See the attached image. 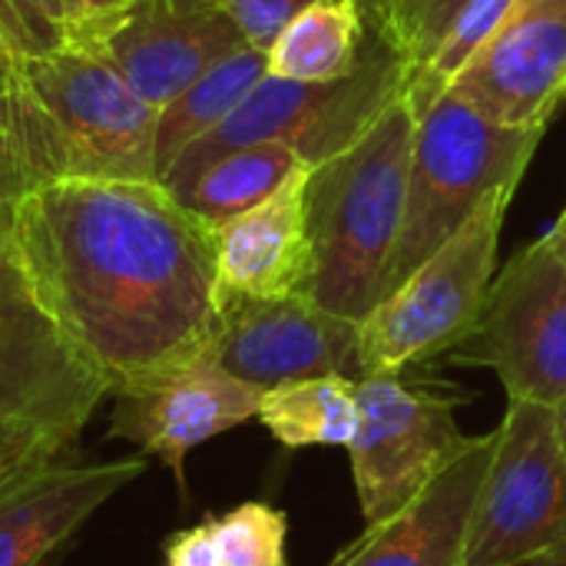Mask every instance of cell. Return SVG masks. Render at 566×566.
Here are the masks:
<instances>
[{
    "instance_id": "cell-8",
    "label": "cell",
    "mask_w": 566,
    "mask_h": 566,
    "mask_svg": "<svg viewBox=\"0 0 566 566\" xmlns=\"http://www.w3.org/2000/svg\"><path fill=\"white\" fill-rule=\"evenodd\" d=\"M566 544V434L560 411L507 401L481 478L464 566H514Z\"/></svg>"
},
{
    "instance_id": "cell-1",
    "label": "cell",
    "mask_w": 566,
    "mask_h": 566,
    "mask_svg": "<svg viewBox=\"0 0 566 566\" xmlns=\"http://www.w3.org/2000/svg\"><path fill=\"white\" fill-rule=\"evenodd\" d=\"M23 269L109 395L209 352L216 229L159 179H50L13 202Z\"/></svg>"
},
{
    "instance_id": "cell-26",
    "label": "cell",
    "mask_w": 566,
    "mask_h": 566,
    "mask_svg": "<svg viewBox=\"0 0 566 566\" xmlns=\"http://www.w3.org/2000/svg\"><path fill=\"white\" fill-rule=\"evenodd\" d=\"M216 3L229 13V20L239 27L249 46L269 50L275 36L315 0H216Z\"/></svg>"
},
{
    "instance_id": "cell-25",
    "label": "cell",
    "mask_w": 566,
    "mask_h": 566,
    "mask_svg": "<svg viewBox=\"0 0 566 566\" xmlns=\"http://www.w3.org/2000/svg\"><path fill=\"white\" fill-rule=\"evenodd\" d=\"M222 566H285V514L269 504H242L206 521Z\"/></svg>"
},
{
    "instance_id": "cell-11",
    "label": "cell",
    "mask_w": 566,
    "mask_h": 566,
    "mask_svg": "<svg viewBox=\"0 0 566 566\" xmlns=\"http://www.w3.org/2000/svg\"><path fill=\"white\" fill-rule=\"evenodd\" d=\"M209 355L262 395L308 378H361L358 322L322 308L312 295L222 298Z\"/></svg>"
},
{
    "instance_id": "cell-21",
    "label": "cell",
    "mask_w": 566,
    "mask_h": 566,
    "mask_svg": "<svg viewBox=\"0 0 566 566\" xmlns=\"http://www.w3.org/2000/svg\"><path fill=\"white\" fill-rule=\"evenodd\" d=\"M259 421L285 448H348L361 424L358 381L325 375L262 395Z\"/></svg>"
},
{
    "instance_id": "cell-36",
    "label": "cell",
    "mask_w": 566,
    "mask_h": 566,
    "mask_svg": "<svg viewBox=\"0 0 566 566\" xmlns=\"http://www.w3.org/2000/svg\"><path fill=\"white\" fill-rule=\"evenodd\" d=\"M7 474H10V471H7ZM0 478H3V474H0Z\"/></svg>"
},
{
    "instance_id": "cell-5",
    "label": "cell",
    "mask_w": 566,
    "mask_h": 566,
    "mask_svg": "<svg viewBox=\"0 0 566 566\" xmlns=\"http://www.w3.org/2000/svg\"><path fill=\"white\" fill-rule=\"evenodd\" d=\"M408 80L411 66L395 56L368 27L361 63L348 76L328 83H295L265 73L212 133L179 153L159 182L176 192L216 156L255 143H289L315 169L361 139L365 129L398 96H405Z\"/></svg>"
},
{
    "instance_id": "cell-28",
    "label": "cell",
    "mask_w": 566,
    "mask_h": 566,
    "mask_svg": "<svg viewBox=\"0 0 566 566\" xmlns=\"http://www.w3.org/2000/svg\"><path fill=\"white\" fill-rule=\"evenodd\" d=\"M0 30H3V40H7L10 53H17V56L33 53V43H30V36H27V30H23V23H20L10 0H0Z\"/></svg>"
},
{
    "instance_id": "cell-3",
    "label": "cell",
    "mask_w": 566,
    "mask_h": 566,
    "mask_svg": "<svg viewBox=\"0 0 566 566\" xmlns=\"http://www.w3.org/2000/svg\"><path fill=\"white\" fill-rule=\"evenodd\" d=\"M106 395L43 308L13 239V202H0V451L56 461Z\"/></svg>"
},
{
    "instance_id": "cell-10",
    "label": "cell",
    "mask_w": 566,
    "mask_h": 566,
    "mask_svg": "<svg viewBox=\"0 0 566 566\" xmlns=\"http://www.w3.org/2000/svg\"><path fill=\"white\" fill-rule=\"evenodd\" d=\"M361 424L352 454V478L365 524L405 511L464 448L454 395H438L401 375L358 378Z\"/></svg>"
},
{
    "instance_id": "cell-14",
    "label": "cell",
    "mask_w": 566,
    "mask_h": 566,
    "mask_svg": "<svg viewBox=\"0 0 566 566\" xmlns=\"http://www.w3.org/2000/svg\"><path fill=\"white\" fill-rule=\"evenodd\" d=\"M262 391L229 375L209 352L116 395L109 434L133 441L182 478L192 448L259 418Z\"/></svg>"
},
{
    "instance_id": "cell-24",
    "label": "cell",
    "mask_w": 566,
    "mask_h": 566,
    "mask_svg": "<svg viewBox=\"0 0 566 566\" xmlns=\"http://www.w3.org/2000/svg\"><path fill=\"white\" fill-rule=\"evenodd\" d=\"M464 3L468 0H375L368 7V27L395 56L418 70Z\"/></svg>"
},
{
    "instance_id": "cell-15",
    "label": "cell",
    "mask_w": 566,
    "mask_h": 566,
    "mask_svg": "<svg viewBox=\"0 0 566 566\" xmlns=\"http://www.w3.org/2000/svg\"><path fill=\"white\" fill-rule=\"evenodd\" d=\"M143 458L106 464L36 461L0 478V566H50L73 534L129 481Z\"/></svg>"
},
{
    "instance_id": "cell-22",
    "label": "cell",
    "mask_w": 566,
    "mask_h": 566,
    "mask_svg": "<svg viewBox=\"0 0 566 566\" xmlns=\"http://www.w3.org/2000/svg\"><path fill=\"white\" fill-rule=\"evenodd\" d=\"M50 179H63L56 139L23 83L20 56L0 46V202Z\"/></svg>"
},
{
    "instance_id": "cell-20",
    "label": "cell",
    "mask_w": 566,
    "mask_h": 566,
    "mask_svg": "<svg viewBox=\"0 0 566 566\" xmlns=\"http://www.w3.org/2000/svg\"><path fill=\"white\" fill-rule=\"evenodd\" d=\"M262 76H265V50L242 46L232 56L219 60L212 70H206L169 106H163L156 123V149H153L156 179L166 176V169L179 159V153H186L192 143L212 133L259 86Z\"/></svg>"
},
{
    "instance_id": "cell-23",
    "label": "cell",
    "mask_w": 566,
    "mask_h": 566,
    "mask_svg": "<svg viewBox=\"0 0 566 566\" xmlns=\"http://www.w3.org/2000/svg\"><path fill=\"white\" fill-rule=\"evenodd\" d=\"M514 3L517 0H468L454 13L431 56L418 70H411L405 96L411 99L415 109L431 103L438 93H444L454 83V76L474 60V53L497 33V27L507 20Z\"/></svg>"
},
{
    "instance_id": "cell-7",
    "label": "cell",
    "mask_w": 566,
    "mask_h": 566,
    "mask_svg": "<svg viewBox=\"0 0 566 566\" xmlns=\"http://www.w3.org/2000/svg\"><path fill=\"white\" fill-rule=\"evenodd\" d=\"M20 73L56 139L63 179H156L159 109L106 56L63 43L20 56Z\"/></svg>"
},
{
    "instance_id": "cell-19",
    "label": "cell",
    "mask_w": 566,
    "mask_h": 566,
    "mask_svg": "<svg viewBox=\"0 0 566 566\" xmlns=\"http://www.w3.org/2000/svg\"><path fill=\"white\" fill-rule=\"evenodd\" d=\"M305 166L308 163L289 143H255L216 156L172 196L196 219L219 229L222 222L265 202Z\"/></svg>"
},
{
    "instance_id": "cell-27",
    "label": "cell",
    "mask_w": 566,
    "mask_h": 566,
    "mask_svg": "<svg viewBox=\"0 0 566 566\" xmlns=\"http://www.w3.org/2000/svg\"><path fill=\"white\" fill-rule=\"evenodd\" d=\"M33 53H46L66 43V33L73 27V0H10Z\"/></svg>"
},
{
    "instance_id": "cell-9",
    "label": "cell",
    "mask_w": 566,
    "mask_h": 566,
    "mask_svg": "<svg viewBox=\"0 0 566 566\" xmlns=\"http://www.w3.org/2000/svg\"><path fill=\"white\" fill-rule=\"evenodd\" d=\"M448 358L491 368L507 401H537L566 415V252L554 232L504 265L481 318Z\"/></svg>"
},
{
    "instance_id": "cell-13",
    "label": "cell",
    "mask_w": 566,
    "mask_h": 566,
    "mask_svg": "<svg viewBox=\"0 0 566 566\" xmlns=\"http://www.w3.org/2000/svg\"><path fill=\"white\" fill-rule=\"evenodd\" d=\"M514 129H547L566 99V0H517L448 86Z\"/></svg>"
},
{
    "instance_id": "cell-2",
    "label": "cell",
    "mask_w": 566,
    "mask_h": 566,
    "mask_svg": "<svg viewBox=\"0 0 566 566\" xmlns=\"http://www.w3.org/2000/svg\"><path fill=\"white\" fill-rule=\"evenodd\" d=\"M418 113L398 96L338 156L308 172V295L345 318L361 322L388 295V269L401 239L408 172Z\"/></svg>"
},
{
    "instance_id": "cell-6",
    "label": "cell",
    "mask_w": 566,
    "mask_h": 566,
    "mask_svg": "<svg viewBox=\"0 0 566 566\" xmlns=\"http://www.w3.org/2000/svg\"><path fill=\"white\" fill-rule=\"evenodd\" d=\"M514 192L517 186L494 189L441 249L358 322L361 378L401 375L468 338L494 285L501 229Z\"/></svg>"
},
{
    "instance_id": "cell-31",
    "label": "cell",
    "mask_w": 566,
    "mask_h": 566,
    "mask_svg": "<svg viewBox=\"0 0 566 566\" xmlns=\"http://www.w3.org/2000/svg\"><path fill=\"white\" fill-rule=\"evenodd\" d=\"M23 464H36V461H20V458H13V454L0 451V474H7V471H17V468H23Z\"/></svg>"
},
{
    "instance_id": "cell-16",
    "label": "cell",
    "mask_w": 566,
    "mask_h": 566,
    "mask_svg": "<svg viewBox=\"0 0 566 566\" xmlns=\"http://www.w3.org/2000/svg\"><path fill=\"white\" fill-rule=\"evenodd\" d=\"M494 451V431L468 448L398 514L365 524V534L325 566H464L474 497Z\"/></svg>"
},
{
    "instance_id": "cell-4",
    "label": "cell",
    "mask_w": 566,
    "mask_h": 566,
    "mask_svg": "<svg viewBox=\"0 0 566 566\" xmlns=\"http://www.w3.org/2000/svg\"><path fill=\"white\" fill-rule=\"evenodd\" d=\"M401 239L388 269V295L441 249L501 186H521L547 129L488 119L454 90L418 106ZM385 295V298H388Z\"/></svg>"
},
{
    "instance_id": "cell-35",
    "label": "cell",
    "mask_w": 566,
    "mask_h": 566,
    "mask_svg": "<svg viewBox=\"0 0 566 566\" xmlns=\"http://www.w3.org/2000/svg\"><path fill=\"white\" fill-rule=\"evenodd\" d=\"M560 421H564V434H566V415H560Z\"/></svg>"
},
{
    "instance_id": "cell-17",
    "label": "cell",
    "mask_w": 566,
    "mask_h": 566,
    "mask_svg": "<svg viewBox=\"0 0 566 566\" xmlns=\"http://www.w3.org/2000/svg\"><path fill=\"white\" fill-rule=\"evenodd\" d=\"M312 166L298 169L279 192L216 229V298H285L308 295L312 235L308 186Z\"/></svg>"
},
{
    "instance_id": "cell-32",
    "label": "cell",
    "mask_w": 566,
    "mask_h": 566,
    "mask_svg": "<svg viewBox=\"0 0 566 566\" xmlns=\"http://www.w3.org/2000/svg\"><path fill=\"white\" fill-rule=\"evenodd\" d=\"M551 232H554V235L560 239V245H564V252H566V209H564V216H560V219H557V222L551 226Z\"/></svg>"
},
{
    "instance_id": "cell-18",
    "label": "cell",
    "mask_w": 566,
    "mask_h": 566,
    "mask_svg": "<svg viewBox=\"0 0 566 566\" xmlns=\"http://www.w3.org/2000/svg\"><path fill=\"white\" fill-rule=\"evenodd\" d=\"M368 43V10L361 0H315L265 50V73L295 83H328L348 76Z\"/></svg>"
},
{
    "instance_id": "cell-34",
    "label": "cell",
    "mask_w": 566,
    "mask_h": 566,
    "mask_svg": "<svg viewBox=\"0 0 566 566\" xmlns=\"http://www.w3.org/2000/svg\"><path fill=\"white\" fill-rule=\"evenodd\" d=\"M361 3H365V10H368V7H371V3H375V0H361Z\"/></svg>"
},
{
    "instance_id": "cell-12",
    "label": "cell",
    "mask_w": 566,
    "mask_h": 566,
    "mask_svg": "<svg viewBox=\"0 0 566 566\" xmlns=\"http://www.w3.org/2000/svg\"><path fill=\"white\" fill-rule=\"evenodd\" d=\"M66 43L106 56L156 109L249 46L216 0H133L106 20L70 30Z\"/></svg>"
},
{
    "instance_id": "cell-29",
    "label": "cell",
    "mask_w": 566,
    "mask_h": 566,
    "mask_svg": "<svg viewBox=\"0 0 566 566\" xmlns=\"http://www.w3.org/2000/svg\"><path fill=\"white\" fill-rule=\"evenodd\" d=\"M133 0H73V27H86V23H96V20H106L119 10H126ZM70 36V33H66Z\"/></svg>"
},
{
    "instance_id": "cell-30",
    "label": "cell",
    "mask_w": 566,
    "mask_h": 566,
    "mask_svg": "<svg viewBox=\"0 0 566 566\" xmlns=\"http://www.w3.org/2000/svg\"><path fill=\"white\" fill-rule=\"evenodd\" d=\"M514 566H566V544L554 547V551H544V554H537L531 560H521V564Z\"/></svg>"
},
{
    "instance_id": "cell-33",
    "label": "cell",
    "mask_w": 566,
    "mask_h": 566,
    "mask_svg": "<svg viewBox=\"0 0 566 566\" xmlns=\"http://www.w3.org/2000/svg\"><path fill=\"white\" fill-rule=\"evenodd\" d=\"M0 46H3V50H10V46H7V40H3V30H0Z\"/></svg>"
}]
</instances>
